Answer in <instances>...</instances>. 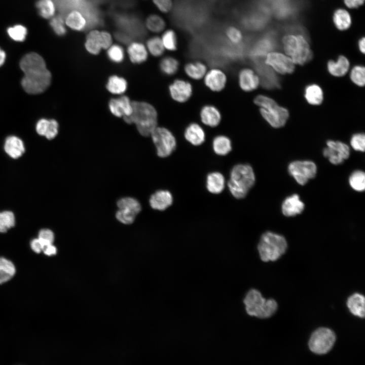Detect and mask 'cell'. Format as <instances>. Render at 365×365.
Segmentation results:
<instances>
[{
	"mask_svg": "<svg viewBox=\"0 0 365 365\" xmlns=\"http://www.w3.org/2000/svg\"><path fill=\"white\" fill-rule=\"evenodd\" d=\"M21 70L24 74L21 85L27 93L40 94L49 86L52 76L44 61L31 60L25 64Z\"/></svg>",
	"mask_w": 365,
	"mask_h": 365,
	"instance_id": "obj_1",
	"label": "cell"
},
{
	"mask_svg": "<svg viewBox=\"0 0 365 365\" xmlns=\"http://www.w3.org/2000/svg\"><path fill=\"white\" fill-rule=\"evenodd\" d=\"M132 112L129 116L123 118L129 124H134L139 133L143 136L151 135L157 127L158 115L155 107L143 101H132Z\"/></svg>",
	"mask_w": 365,
	"mask_h": 365,
	"instance_id": "obj_2",
	"label": "cell"
},
{
	"mask_svg": "<svg viewBox=\"0 0 365 365\" xmlns=\"http://www.w3.org/2000/svg\"><path fill=\"white\" fill-rule=\"evenodd\" d=\"M256 176L252 167L247 164H238L231 169L228 188L236 199L245 198L253 186Z\"/></svg>",
	"mask_w": 365,
	"mask_h": 365,
	"instance_id": "obj_3",
	"label": "cell"
},
{
	"mask_svg": "<svg viewBox=\"0 0 365 365\" xmlns=\"http://www.w3.org/2000/svg\"><path fill=\"white\" fill-rule=\"evenodd\" d=\"M284 53L295 64L304 65L313 57L312 51L306 38L302 34L289 33L282 40Z\"/></svg>",
	"mask_w": 365,
	"mask_h": 365,
	"instance_id": "obj_4",
	"label": "cell"
},
{
	"mask_svg": "<svg viewBox=\"0 0 365 365\" xmlns=\"http://www.w3.org/2000/svg\"><path fill=\"white\" fill-rule=\"evenodd\" d=\"M287 247V241L283 236L269 231L262 234L258 245L260 258L265 262L278 260Z\"/></svg>",
	"mask_w": 365,
	"mask_h": 365,
	"instance_id": "obj_5",
	"label": "cell"
},
{
	"mask_svg": "<svg viewBox=\"0 0 365 365\" xmlns=\"http://www.w3.org/2000/svg\"><path fill=\"white\" fill-rule=\"evenodd\" d=\"M254 102L259 106L263 118L273 127L280 128L283 126L289 117L287 109L279 106L271 98L259 95L254 99Z\"/></svg>",
	"mask_w": 365,
	"mask_h": 365,
	"instance_id": "obj_6",
	"label": "cell"
},
{
	"mask_svg": "<svg viewBox=\"0 0 365 365\" xmlns=\"http://www.w3.org/2000/svg\"><path fill=\"white\" fill-rule=\"evenodd\" d=\"M243 302L247 314L260 318L271 317L277 309L276 302L273 299L266 300L257 289H250L246 294Z\"/></svg>",
	"mask_w": 365,
	"mask_h": 365,
	"instance_id": "obj_7",
	"label": "cell"
},
{
	"mask_svg": "<svg viewBox=\"0 0 365 365\" xmlns=\"http://www.w3.org/2000/svg\"><path fill=\"white\" fill-rule=\"evenodd\" d=\"M151 136L159 157H167L175 151L176 147V138L167 128L157 126L152 132Z\"/></svg>",
	"mask_w": 365,
	"mask_h": 365,
	"instance_id": "obj_8",
	"label": "cell"
},
{
	"mask_svg": "<svg viewBox=\"0 0 365 365\" xmlns=\"http://www.w3.org/2000/svg\"><path fill=\"white\" fill-rule=\"evenodd\" d=\"M335 341V334L331 330L319 328L311 335L309 341V347L315 354H324L331 350Z\"/></svg>",
	"mask_w": 365,
	"mask_h": 365,
	"instance_id": "obj_9",
	"label": "cell"
},
{
	"mask_svg": "<svg viewBox=\"0 0 365 365\" xmlns=\"http://www.w3.org/2000/svg\"><path fill=\"white\" fill-rule=\"evenodd\" d=\"M288 171L299 185L303 186L315 176L317 167L311 161H295L289 164Z\"/></svg>",
	"mask_w": 365,
	"mask_h": 365,
	"instance_id": "obj_10",
	"label": "cell"
},
{
	"mask_svg": "<svg viewBox=\"0 0 365 365\" xmlns=\"http://www.w3.org/2000/svg\"><path fill=\"white\" fill-rule=\"evenodd\" d=\"M114 20L120 30L127 33L132 38H141L145 34L142 23L136 16L116 14L114 16Z\"/></svg>",
	"mask_w": 365,
	"mask_h": 365,
	"instance_id": "obj_11",
	"label": "cell"
},
{
	"mask_svg": "<svg viewBox=\"0 0 365 365\" xmlns=\"http://www.w3.org/2000/svg\"><path fill=\"white\" fill-rule=\"evenodd\" d=\"M264 63L267 66L281 75L291 74L295 68V64L291 58L285 53L279 52H269L266 55Z\"/></svg>",
	"mask_w": 365,
	"mask_h": 365,
	"instance_id": "obj_12",
	"label": "cell"
},
{
	"mask_svg": "<svg viewBox=\"0 0 365 365\" xmlns=\"http://www.w3.org/2000/svg\"><path fill=\"white\" fill-rule=\"evenodd\" d=\"M323 155L333 164L339 165L349 158L350 149L343 142L329 140L326 142V147L323 150Z\"/></svg>",
	"mask_w": 365,
	"mask_h": 365,
	"instance_id": "obj_13",
	"label": "cell"
},
{
	"mask_svg": "<svg viewBox=\"0 0 365 365\" xmlns=\"http://www.w3.org/2000/svg\"><path fill=\"white\" fill-rule=\"evenodd\" d=\"M169 91L174 100L183 103L191 97L193 88L189 82L182 79H176L169 85Z\"/></svg>",
	"mask_w": 365,
	"mask_h": 365,
	"instance_id": "obj_14",
	"label": "cell"
},
{
	"mask_svg": "<svg viewBox=\"0 0 365 365\" xmlns=\"http://www.w3.org/2000/svg\"><path fill=\"white\" fill-rule=\"evenodd\" d=\"M204 78L206 86L214 92L222 91L227 83V76L225 73L218 68H212L207 71Z\"/></svg>",
	"mask_w": 365,
	"mask_h": 365,
	"instance_id": "obj_15",
	"label": "cell"
},
{
	"mask_svg": "<svg viewBox=\"0 0 365 365\" xmlns=\"http://www.w3.org/2000/svg\"><path fill=\"white\" fill-rule=\"evenodd\" d=\"M238 82L241 89L246 92L256 90L260 85L259 76L250 68L241 69L238 74Z\"/></svg>",
	"mask_w": 365,
	"mask_h": 365,
	"instance_id": "obj_16",
	"label": "cell"
},
{
	"mask_svg": "<svg viewBox=\"0 0 365 365\" xmlns=\"http://www.w3.org/2000/svg\"><path fill=\"white\" fill-rule=\"evenodd\" d=\"M108 106L112 114L119 118L129 116L132 112V101L125 95L111 99Z\"/></svg>",
	"mask_w": 365,
	"mask_h": 365,
	"instance_id": "obj_17",
	"label": "cell"
},
{
	"mask_svg": "<svg viewBox=\"0 0 365 365\" xmlns=\"http://www.w3.org/2000/svg\"><path fill=\"white\" fill-rule=\"evenodd\" d=\"M173 203V196L168 190H159L152 194L150 199L151 207L155 210L163 211Z\"/></svg>",
	"mask_w": 365,
	"mask_h": 365,
	"instance_id": "obj_18",
	"label": "cell"
},
{
	"mask_svg": "<svg viewBox=\"0 0 365 365\" xmlns=\"http://www.w3.org/2000/svg\"><path fill=\"white\" fill-rule=\"evenodd\" d=\"M305 207L304 203L300 199L297 194L287 197L283 201L281 210L283 214L290 217L300 214Z\"/></svg>",
	"mask_w": 365,
	"mask_h": 365,
	"instance_id": "obj_19",
	"label": "cell"
},
{
	"mask_svg": "<svg viewBox=\"0 0 365 365\" xmlns=\"http://www.w3.org/2000/svg\"><path fill=\"white\" fill-rule=\"evenodd\" d=\"M200 117L201 122L210 127L218 126L222 118L220 111L212 105H205L203 106L200 112Z\"/></svg>",
	"mask_w": 365,
	"mask_h": 365,
	"instance_id": "obj_20",
	"label": "cell"
},
{
	"mask_svg": "<svg viewBox=\"0 0 365 365\" xmlns=\"http://www.w3.org/2000/svg\"><path fill=\"white\" fill-rule=\"evenodd\" d=\"M184 137L192 145L199 146L204 142L205 133L200 125L196 123H192L185 129Z\"/></svg>",
	"mask_w": 365,
	"mask_h": 365,
	"instance_id": "obj_21",
	"label": "cell"
},
{
	"mask_svg": "<svg viewBox=\"0 0 365 365\" xmlns=\"http://www.w3.org/2000/svg\"><path fill=\"white\" fill-rule=\"evenodd\" d=\"M36 131L39 135L52 139L58 134V124L54 119H41L36 123Z\"/></svg>",
	"mask_w": 365,
	"mask_h": 365,
	"instance_id": "obj_22",
	"label": "cell"
},
{
	"mask_svg": "<svg viewBox=\"0 0 365 365\" xmlns=\"http://www.w3.org/2000/svg\"><path fill=\"white\" fill-rule=\"evenodd\" d=\"M349 67V61L344 55H340L336 60H330L327 63L328 72L337 77L344 76L348 72Z\"/></svg>",
	"mask_w": 365,
	"mask_h": 365,
	"instance_id": "obj_23",
	"label": "cell"
},
{
	"mask_svg": "<svg viewBox=\"0 0 365 365\" xmlns=\"http://www.w3.org/2000/svg\"><path fill=\"white\" fill-rule=\"evenodd\" d=\"M4 150L12 158L20 157L25 152V148L21 139L15 136L8 137L5 142Z\"/></svg>",
	"mask_w": 365,
	"mask_h": 365,
	"instance_id": "obj_24",
	"label": "cell"
},
{
	"mask_svg": "<svg viewBox=\"0 0 365 365\" xmlns=\"http://www.w3.org/2000/svg\"><path fill=\"white\" fill-rule=\"evenodd\" d=\"M206 187L210 193L220 194L225 187V178L224 175L217 171L208 173L206 177Z\"/></svg>",
	"mask_w": 365,
	"mask_h": 365,
	"instance_id": "obj_25",
	"label": "cell"
},
{
	"mask_svg": "<svg viewBox=\"0 0 365 365\" xmlns=\"http://www.w3.org/2000/svg\"><path fill=\"white\" fill-rule=\"evenodd\" d=\"M127 52L130 61L133 63H141L148 57L147 47L139 42H132L128 47Z\"/></svg>",
	"mask_w": 365,
	"mask_h": 365,
	"instance_id": "obj_26",
	"label": "cell"
},
{
	"mask_svg": "<svg viewBox=\"0 0 365 365\" xmlns=\"http://www.w3.org/2000/svg\"><path fill=\"white\" fill-rule=\"evenodd\" d=\"M64 20L68 27L77 31L83 30L88 25L84 15L76 10L69 11L66 15Z\"/></svg>",
	"mask_w": 365,
	"mask_h": 365,
	"instance_id": "obj_27",
	"label": "cell"
},
{
	"mask_svg": "<svg viewBox=\"0 0 365 365\" xmlns=\"http://www.w3.org/2000/svg\"><path fill=\"white\" fill-rule=\"evenodd\" d=\"M184 71L189 78L198 80L204 78L207 68L204 62L197 60L187 63L184 66Z\"/></svg>",
	"mask_w": 365,
	"mask_h": 365,
	"instance_id": "obj_28",
	"label": "cell"
},
{
	"mask_svg": "<svg viewBox=\"0 0 365 365\" xmlns=\"http://www.w3.org/2000/svg\"><path fill=\"white\" fill-rule=\"evenodd\" d=\"M333 21L337 29L340 31H344L348 29L351 26L352 18L347 10L339 8L333 13Z\"/></svg>",
	"mask_w": 365,
	"mask_h": 365,
	"instance_id": "obj_29",
	"label": "cell"
},
{
	"mask_svg": "<svg viewBox=\"0 0 365 365\" xmlns=\"http://www.w3.org/2000/svg\"><path fill=\"white\" fill-rule=\"evenodd\" d=\"M364 297L361 294L355 293L351 296L347 302V307L350 312L356 316L364 318Z\"/></svg>",
	"mask_w": 365,
	"mask_h": 365,
	"instance_id": "obj_30",
	"label": "cell"
},
{
	"mask_svg": "<svg viewBox=\"0 0 365 365\" xmlns=\"http://www.w3.org/2000/svg\"><path fill=\"white\" fill-rule=\"evenodd\" d=\"M212 147L214 153L218 156H225L232 149L231 139L227 136L218 135L214 137Z\"/></svg>",
	"mask_w": 365,
	"mask_h": 365,
	"instance_id": "obj_31",
	"label": "cell"
},
{
	"mask_svg": "<svg viewBox=\"0 0 365 365\" xmlns=\"http://www.w3.org/2000/svg\"><path fill=\"white\" fill-rule=\"evenodd\" d=\"M304 97L310 104H320L323 99V93L321 87L317 84H310L306 86L304 91Z\"/></svg>",
	"mask_w": 365,
	"mask_h": 365,
	"instance_id": "obj_32",
	"label": "cell"
},
{
	"mask_svg": "<svg viewBox=\"0 0 365 365\" xmlns=\"http://www.w3.org/2000/svg\"><path fill=\"white\" fill-rule=\"evenodd\" d=\"M165 50L174 52L178 49V39L176 32L172 28L165 29L160 36Z\"/></svg>",
	"mask_w": 365,
	"mask_h": 365,
	"instance_id": "obj_33",
	"label": "cell"
},
{
	"mask_svg": "<svg viewBox=\"0 0 365 365\" xmlns=\"http://www.w3.org/2000/svg\"><path fill=\"white\" fill-rule=\"evenodd\" d=\"M16 272L15 266L12 261L4 257H0V284L11 280Z\"/></svg>",
	"mask_w": 365,
	"mask_h": 365,
	"instance_id": "obj_34",
	"label": "cell"
},
{
	"mask_svg": "<svg viewBox=\"0 0 365 365\" xmlns=\"http://www.w3.org/2000/svg\"><path fill=\"white\" fill-rule=\"evenodd\" d=\"M145 26L151 32L159 33L162 32L166 29V23L162 16L156 14H153L147 18Z\"/></svg>",
	"mask_w": 365,
	"mask_h": 365,
	"instance_id": "obj_35",
	"label": "cell"
},
{
	"mask_svg": "<svg viewBox=\"0 0 365 365\" xmlns=\"http://www.w3.org/2000/svg\"><path fill=\"white\" fill-rule=\"evenodd\" d=\"M179 62L175 57L166 56L163 57L159 62V68L164 74L172 76L178 70Z\"/></svg>",
	"mask_w": 365,
	"mask_h": 365,
	"instance_id": "obj_36",
	"label": "cell"
},
{
	"mask_svg": "<svg viewBox=\"0 0 365 365\" xmlns=\"http://www.w3.org/2000/svg\"><path fill=\"white\" fill-rule=\"evenodd\" d=\"M106 87L107 90L114 94H122L127 88L126 80L118 76H111L107 81Z\"/></svg>",
	"mask_w": 365,
	"mask_h": 365,
	"instance_id": "obj_37",
	"label": "cell"
},
{
	"mask_svg": "<svg viewBox=\"0 0 365 365\" xmlns=\"http://www.w3.org/2000/svg\"><path fill=\"white\" fill-rule=\"evenodd\" d=\"M35 5L41 17L49 19L54 16L56 7L53 0H38Z\"/></svg>",
	"mask_w": 365,
	"mask_h": 365,
	"instance_id": "obj_38",
	"label": "cell"
},
{
	"mask_svg": "<svg viewBox=\"0 0 365 365\" xmlns=\"http://www.w3.org/2000/svg\"><path fill=\"white\" fill-rule=\"evenodd\" d=\"M99 32L98 30H92L88 33L86 38L85 48L89 53L93 55L98 54L102 48L99 39Z\"/></svg>",
	"mask_w": 365,
	"mask_h": 365,
	"instance_id": "obj_39",
	"label": "cell"
},
{
	"mask_svg": "<svg viewBox=\"0 0 365 365\" xmlns=\"http://www.w3.org/2000/svg\"><path fill=\"white\" fill-rule=\"evenodd\" d=\"M148 51L154 57H160L163 55L165 50L163 47L160 36H153L147 41Z\"/></svg>",
	"mask_w": 365,
	"mask_h": 365,
	"instance_id": "obj_40",
	"label": "cell"
},
{
	"mask_svg": "<svg viewBox=\"0 0 365 365\" xmlns=\"http://www.w3.org/2000/svg\"><path fill=\"white\" fill-rule=\"evenodd\" d=\"M227 41L232 45H239L243 41L244 35L242 30L235 25L228 26L225 30Z\"/></svg>",
	"mask_w": 365,
	"mask_h": 365,
	"instance_id": "obj_41",
	"label": "cell"
},
{
	"mask_svg": "<svg viewBox=\"0 0 365 365\" xmlns=\"http://www.w3.org/2000/svg\"><path fill=\"white\" fill-rule=\"evenodd\" d=\"M349 182L351 187L358 192L363 191L365 189V174L361 170H355L350 175Z\"/></svg>",
	"mask_w": 365,
	"mask_h": 365,
	"instance_id": "obj_42",
	"label": "cell"
},
{
	"mask_svg": "<svg viewBox=\"0 0 365 365\" xmlns=\"http://www.w3.org/2000/svg\"><path fill=\"white\" fill-rule=\"evenodd\" d=\"M15 224L14 213L8 210L0 212V233L6 232L13 227Z\"/></svg>",
	"mask_w": 365,
	"mask_h": 365,
	"instance_id": "obj_43",
	"label": "cell"
},
{
	"mask_svg": "<svg viewBox=\"0 0 365 365\" xmlns=\"http://www.w3.org/2000/svg\"><path fill=\"white\" fill-rule=\"evenodd\" d=\"M119 209L129 210L138 214L141 211V205L135 199L131 197H125L120 199L117 202Z\"/></svg>",
	"mask_w": 365,
	"mask_h": 365,
	"instance_id": "obj_44",
	"label": "cell"
},
{
	"mask_svg": "<svg viewBox=\"0 0 365 365\" xmlns=\"http://www.w3.org/2000/svg\"><path fill=\"white\" fill-rule=\"evenodd\" d=\"M7 33L12 40L17 42H22L26 37L27 30L24 26L16 24L9 27L7 29Z\"/></svg>",
	"mask_w": 365,
	"mask_h": 365,
	"instance_id": "obj_45",
	"label": "cell"
},
{
	"mask_svg": "<svg viewBox=\"0 0 365 365\" xmlns=\"http://www.w3.org/2000/svg\"><path fill=\"white\" fill-rule=\"evenodd\" d=\"M351 80L355 85L362 87L365 84V68L362 65H357L351 69L350 74Z\"/></svg>",
	"mask_w": 365,
	"mask_h": 365,
	"instance_id": "obj_46",
	"label": "cell"
},
{
	"mask_svg": "<svg viewBox=\"0 0 365 365\" xmlns=\"http://www.w3.org/2000/svg\"><path fill=\"white\" fill-rule=\"evenodd\" d=\"M50 25L57 35L63 36L66 32L64 18L61 14L52 17Z\"/></svg>",
	"mask_w": 365,
	"mask_h": 365,
	"instance_id": "obj_47",
	"label": "cell"
},
{
	"mask_svg": "<svg viewBox=\"0 0 365 365\" xmlns=\"http://www.w3.org/2000/svg\"><path fill=\"white\" fill-rule=\"evenodd\" d=\"M107 56L110 61L118 63L124 58V51L123 48L118 45H114L108 48Z\"/></svg>",
	"mask_w": 365,
	"mask_h": 365,
	"instance_id": "obj_48",
	"label": "cell"
},
{
	"mask_svg": "<svg viewBox=\"0 0 365 365\" xmlns=\"http://www.w3.org/2000/svg\"><path fill=\"white\" fill-rule=\"evenodd\" d=\"M137 215L135 212L125 209H119L116 213L117 219L124 224H132Z\"/></svg>",
	"mask_w": 365,
	"mask_h": 365,
	"instance_id": "obj_49",
	"label": "cell"
},
{
	"mask_svg": "<svg viewBox=\"0 0 365 365\" xmlns=\"http://www.w3.org/2000/svg\"><path fill=\"white\" fill-rule=\"evenodd\" d=\"M350 144L357 151L364 152L365 147V136L362 133L353 134L350 139Z\"/></svg>",
	"mask_w": 365,
	"mask_h": 365,
	"instance_id": "obj_50",
	"label": "cell"
},
{
	"mask_svg": "<svg viewBox=\"0 0 365 365\" xmlns=\"http://www.w3.org/2000/svg\"><path fill=\"white\" fill-rule=\"evenodd\" d=\"M38 238L42 242L44 249L46 246L53 244L54 240V235L53 232L50 229H43L39 231Z\"/></svg>",
	"mask_w": 365,
	"mask_h": 365,
	"instance_id": "obj_51",
	"label": "cell"
},
{
	"mask_svg": "<svg viewBox=\"0 0 365 365\" xmlns=\"http://www.w3.org/2000/svg\"><path fill=\"white\" fill-rule=\"evenodd\" d=\"M152 1L154 6L162 13H169L173 8V0H152Z\"/></svg>",
	"mask_w": 365,
	"mask_h": 365,
	"instance_id": "obj_52",
	"label": "cell"
},
{
	"mask_svg": "<svg viewBox=\"0 0 365 365\" xmlns=\"http://www.w3.org/2000/svg\"><path fill=\"white\" fill-rule=\"evenodd\" d=\"M99 39L102 48L107 49L111 46L112 39L111 34L107 32L99 31Z\"/></svg>",
	"mask_w": 365,
	"mask_h": 365,
	"instance_id": "obj_53",
	"label": "cell"
},
{
	"mask_svg": "<svg viewBox=\"0 0 365 365\" xmlns=\"http://www.w3.org/2000/svg\"><path fill=\"white\" fill-rule=\"evenodd\" d=\"M115 37L118 41L125 44L130 43L133 38L127 33L120 30L116 32Z\"/></svg>",
	"mask_w": 365,
	"mask_h": 365,
	"instance_id": "obj_54",
	"label": "cell"
},
{
	"mask_svg": "<svg viewBox=\"0 0 365 365\" xmlns=\"http://www.w3.org/2000/svg\"><path fill=\"white\" fill-rule=\"evenodd\" d=\"M30 245L31 249L35 253H39L43 251V245L38 238L31 240Z\"/></svg>",
	"mask_w": 365,
	"mask_h": 365,
	"instance_id": "obj_55",
	"label": "cell"
},
{
	"mask_svg": "<svg viewBox=\"0 0 365 365\" xmlns=\"http://www.w3.org/2000/svg\"><path fill=\"white\" fill-rule=\"evenodd\" d=\"M365 0H343L345 5L349 9H357L363 5Z\"/></svg>",
	"mask_w": 365,
	"mask_h": 365,
	"instance_id": "obj_56",
	"label": "cell"
},
{
	"mask_svg": "<svg viewBox=\"0 0 365 365\" xmlns=\"http://www.w3.org/2000/svg\"><path fill=\"white\" fill-rule=\"evenodd\" d=\"M43 252L47 256H51L56 254L57 248L53 244H51L46 246L44 248Z\"/></svg>",
	"mask_w": 365,
	"mask_h": 365,
	"instance_id": "obj_57",
	"label": "cell"
},
{
	"mask_svg": "<svg viewBox=\"0 0 365 365\" xmlns=\"http://www.w3.org/2000/svg\"><path fill=\"white\" fill-rule=\"evenodd\" d=\"M358 47L360 52L364 54L365 52V39L364 37L363 36L360 38L358 42Z\"/></svg>",
	"mask_w": 365,
	"mask_h": 365,
	"instance_id": "obj_58",
	"label": "cell"
},
{
	"mask_svg": "<svg viewBox=\"0 0 365 365\" xmlns=\"http://www.w3.org/2000/svg\"><path fill=\"white\" fill-rule=\"evenodd\" d=\"M6 55L4 50L0 48V66L5 62Z\"/></svg>",
	"mask_w": 365,
	"mask_h": 365,
	"instance_id": "obj_59",
	"label": "cell"
}]
</instances>
